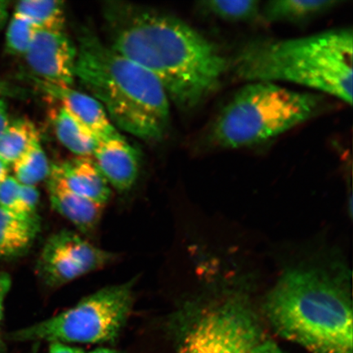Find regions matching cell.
<instances>
[{
  "label": "cell",
  "mask_w": 353,
  "mask_h": 353,
  "mask_svg": "<svg viewBox=\"0 0 353 353\" xmlns=\"http://www.w3.org/2000/svg\"><path fill=\"white\" fill-rule=\"evenodd\" d=\"M104 13L108 46L152 74L176 108L190 112L219 90L230 61L187 22L123 3H110Z\"/></svg>",
  "instance_id": "6da1fadb"
},
{
  "label": "cell",
  "mask_w": 353,
  "mask_h": 353,
  "mask_svg": "<svg viewBox=\"0 0 353 353\" xmlns=\"http://www.w3.org/2000/svg\"><path fill=\"white\" fill-rule=\"evenodd\" d=\"M76 77L117 129L149 142L164 138L170 101L161 83L87 29L79 37Z\"/></svg>",
  "instance_id": "7a4b0ae2"
},
{
  "label": "cell",
  "mask_w": 353,
  "mask_h": 353,
  "mask_svg": "<svg viewBox=\"0 0 353 353\" xmlns=\"http://www.w3.org/2000/svg\"><path fill=\"white\" fill-rule=\"evenodd\" d=\"M352 30L305 37L255 39L238 51L230 66L248 82H289L352 103Z\"/></svg>",
  "instance_id": "3957f363"
},
{
  "label": "cell",
  "mask_w": 353,
  "mask_h": 353,
  "mask_svg": "<svg viewBox=\"0 0 353 353\" xmlns=\"http://www.w3.org/2000/svg\"><path fill=\"white\" fill-rule=\"evenodd\" d=\"M265 312L281 336L312 353H352L347 286L319 269H292L268 295Z\"/></svg>",
  "instance_id": "277c9868"
},
{
  "label": "cell",
  "mask_w": 353,
  "mask_h": 353,
  "mask_svg": "<svg viewBox=\"0 0 353 353\" xmlns=\"http://www.w3.org/2000/svg\"><path fill=\"white\" fill-rule=\"evenodd\" d=\"M323 95L282 87L276 83L249 82L236 92L212 125L218 147H253L285 134L319 114Z\"/></svg>",
  "instance_id": "5b68a950"
},
{
  "label": "cell",
  "mask_w": 353,
  "mask_h": 353,
  "mask_svg": "<svg viewBox=\"0 0 353 353\" xmlns=\"http://www.w3.org/2000/svg\"><path fill=\"white\" fill-rule=\"evenodd\" d=\"M136 280L105 287L76 305L37 324L15 331V341L101 343L118 337L134 302Z\"/></svg>",
  "instance_id": "8992f818"
},
{
  "label": "cell",
  "mask_w": 353,
  "mask_h": 353,
  "mask_svg": "<svg viewBox=\"0 0 353 353\" xmlns=\"http://www.w3.org/2000/svg\"><path fill=\"white\" fill-rule=\"evenodd\" d=\"M264 341L252 313L228 303L198 317L185 334L179 353H254Z\"/></svg>",
  "instance_id": "52a82bcc"
},
{
  "label": "cell",
  "mask_w": 353,
  "mask_h": 353,
  "mask_svg": "<svg viewBox=\"0 0 353 353\" xmlns=\"http://www.w3.org/2000/svg\"><path fill=\"white\" fill-rule=\"evenodd\" d=\"M114 254L87 241L79 234L63 230L44 245L37 270L44 285L57 288L108 265Z\"/></svg>",
  "instance_id": "ba28073f"
},
{
  "label": "cell",
  "mask_w": 353,
  "mask_h": 353,
  "mask_svg": "<svg viewBox=\"0 0 353 353\" xmlns=\"http://www.w3.org/2000/svg\"><path fill=\"white\" fill-rule=\"evenodd\" d=\"M24 57L35 79L72 88L77 79V47L64 32L38 30Z\"/></svg>",
  "instance_id": "9c48e42d"
},
{
  "label": "cell",
  "mask_w": 353,
  "mask_h": 353,
  "mask_svg": "<svg viewBox=\"0 0 353 353\" xmlns=\"http://www.w3.org/2000/svg\"><path fill=\"white\" fill-rule=\"evenodd\" d=\"M92 157L110 186L120 192L134 186L139 173L140 157L123 136L98 141Z\"/></svg>",
  "instance_id": "30bf717a"
},
{
  "label": "cell",
  "mask_w": 353,
  "mask_h": 353,
  "mask_svg": "<svg viewBox=\"0 0 353 353\" xmlns=\"http://www.w3.org/2000/svg\"><path fill=\"white\" fill-rule=\"evenodd\" d=\"M35 81L47 94L59 100L61 105L99 141L122 136L110 121L103 105L94 97L74 90L72 88L57 87L38 79Z\"/></svg>",
  "instance_id": "8fae6325"
},
{
  "label": "cell",
  "mask_w": 353,
  "mask_h": 353,
  "mask_svg": "<svg viewBox=\"0 0 353 353\" xmlns=\"http://www.w3.org/2000/svg\"><path fill=\"white\" fill-rule=\"evenodd\" d=\"M48 196L52 208L72 223L83 235L91 236L98 228L105 205L70 191L57 176L47 179Z\"/></svg>",
  "instance_id": "7c38bea8"
},
{
  "label": "cell",
  "mask_w": 353,
  "mask_h": 353,
  "mask_svg": "<svg viewBox=\"0 0 353 353\" xmlns=\"http://www.w3.org/2000/svg\"><path fill=\"white\" fill-rule=\"evenodd\" d=\"M50 174L79 196L103 205L110 200V186L90 157H77L59 165H52Z\"/></svg>",
  "instance_id": "4fadbf2b"
},
{
  "label": "cell",
  "mask_w": 353,
  "mask_h": 353,
  "mask_svg": "<svg viewBox=\"0 0 353 353\" xmlns=\"http://www.w3.org/2000/svg\"><path fill=\"white\" fill-rule=\"evenodd\" d=\"M39 229L37 215L22 217L0 208V259L25 253L32 246Z\"/></svg>",
  "instance_id": "5bb4252c"
},
{
  "label": "cell",
  "mask_w": 353,
  "mask_h": 353,
  "mask_svg": "<svg viewBox=\"0 0 353 353\" xmlns=\"http://www.w3.org/2000/svg\"><path fill=\"white\" fill-rule=\"evenodd\" d=\"M336 0H276L264 4L260 16L268 23L310 20L341 4Z\"/></svg>",
  "instance_id": "9a60e30c"
},
{
  "label": "cell",
  "mask_w": 353,
  "mask_h": 353,
  "mask_svg": "<svg viewBox=\"0 0 353 353\" xmlns=\"http://www.w3.org/2000/svg\"><path fill=\"white\" fill-rule=\"evenodd\" d=\"M57 139L77 157H90L98 139L63 105L52 116Z\"/></svg>",
  "instance_id": "2e32d148"
},
{
  "label": "cell",
  "mask_w": 353,
  "mask_h": 353,
  "mask_svg": "<svg viewBox=\"0 0 353 353\" xmlns=\"http://www.w3.org/2000/svg\"><path fill=\"white\" fill-rule=\"evenodd\" d=\"M15 14L24 17L38 30L64 32V3L56 0H25L17 3Z\"/></svg>",
  "instance_id": "e0dca14e"
},
{
  "label": "cell",
  "mask_w": 353,
  "mask_h": 353,
  "mask_svg": "<svg viewBox=\"0 0 353 353\" xmlns=\"http://www.w3.org/2000/svg\"><path fill=\"white\" fill-rule=\"evenodd\" d=\"M39 139L37 128L28 119L10 122L0 135V161L8 166L14 164Z\"/></svg>",
  "instance_id": "ac0fdd59"
},
{
  "label": "cell",
  "mask_w": 353,
  "mask_h": 353,
  "mask_svg": "<svg viewBox=\"0 0 353 353\" xmlns=\"http://www.w3.org/2000/svg\"><path fill=\"white\" fill-rule=\"evenodd\" d=\"M12 165L14 178L21 185L35 186L50 174L51 165L39 139Z\"/></svg>",
  "instance_id": "d6986e66"
},
{
  "label": "cell",
  "mask_w": 353,
  "mask_h": 353,
  "mask_svg": "<svg viewBox=\"0 0 353 353\" xmlns=\"http://www.w3.org/2000/svg\"><path fill=\"white\" fill-rule=\"evenodd\" d=\"M198 8L206 14L228 22H244L260 16L262 3L256 0L224 1L212 0L198 3Z\"/></svg>",
  "instance_id": "ffe728a7"
},
{
  "label": "cell",
  "mask_w": 353,
  "mask_h": 353,
  "mask_svg": "<svg viewBox=\"0 0 353 353\" xmlns=\"http://www.w3.org/2000/svg\"><path fill=\"white\" fill-rule=\"evenodd\" d=\"M38 29L17 14H13L6 32V50L14 56H25L33 42Z\"/></svg>",
  "instance_id": "44dd1931"
},
{
  "label": "cell",
  "mask_w": 353,
  "mask_h": 353,
  "mask_svg": "<svg viewBox=\"0 0 353 353\" xmlns=\"http://www.w3.org/2000/svg\"><path fill=\"white\" fill-rule=\"evenodd\" d=\"M21 184L14 176L8 175L0 185V208L22 217L34 216L30 214L22 203L20 194ZM37 215V214H34Z\"/></svg>",
  "instance_id": "7402d4cb"
},
{
  "label": "cell",
  "mask_w": 353,
  "mask_h": 353,
  "mask_svg": "<svg viewBox=\"0 0 353 353\" xmlns=\"http://www.w3.org/2000/svg\"><path fill=\"white\" fill-rule=\"evenodd\" d=\"M20 194L26 210H28L30 214H37L35 211L37 210L39 197H41L37 187L21 184Z\"/></svg>",
  "instance_id": "603a6c76"
},
{
  "label": "cell",
  "mask_w": 353,
  "mask_h": 353,
  "mask_svg": "<svg viewBox=\"0 0 353 353\" xmlns=\"http://www.w3.org/2000/svg\"><path fill=\"white\" fill-rule=\"evenodd\" d=\"M12 280L7 272H0V323L3 320L4 302L11 289Z\"/></svg>",
  "instance_id": "cb8c5ba5"
},
{
  "label": "cell",
  "mask_w": 353,
  "mask_h": 353,
  "mask_svg": "<svg viewBox=\"0 0 353 353\" xmlns=\"http://www.w3.org/2000/svg\"><path fill=\"white\" fill-rule=\"evenodd\" d=\"M48 353H85L81 348L66 345L65 343L52 342L50 343Z\"/></svg>",
  "instance_id": "d4e9b609"
},
{
  "label": "cell",
  "mask_w": 353,
  "mask_h": 353,
  "mask_svg": "<svg viewBox=\"0 0 353 353\" xmlns=\"http://www.w3.org/2000/svg\"><path fill=\"white\" fill-rule=\"evenodd\" d=\"M10 123L7 104L3 99L0 98V135L6 130Z\"/></svg>",
  "instance_id": "484cf974"
},
{
  "label": "cell",
  "mask_w": 353,
  "mask_h": 353,
  "mask_svg": "<svg viewBox=\"0 0 353 353\" xmlns=\"http://www.w3.org/2000/svg\"><path fill=\"white\" fill-rule=\"evenodd\" d=\"M254 353H282V352L274 343L265 339Z\"/></svg>",
  "instance_id": "4316f807"
},
{
  "label": "cell",
  "mask_w": 353,
  "mask_h": 353,
  "mask_svg": "<svg viewBox=\"0 0 353 353\" xmlns=\"http://www.w3.org/2000/svg\"><path fill=\"white\" fill-rule=\"evenodd\" d=\"M14 88H12L3 79L0 78V98L3 99L4 97H14L19 94Z\"/></svg>",
  "instance_id": "83f0119b"
},
{
  "label": "cell",
  "mask_w": 353,
  "mask_h": 353,
  "mask_svg": "<svg viewBox=\"0 0 353 353\" xmlns=\"http://www.w3.org/2000/svg\"><path fill=\"white\" fill-rule=\"evenodd\" d=\"M8 17V3L0 1V30L6 25Z\"/></svg>",
  "instance_id": "f1b7e54d"
},
{
  "label": "cell",
  "mask_w": 353,
  "mask_h": 353,
  "mask_svg": "<svg viewBox=\"0 0 353 353\" xmlns=\"http://www.w3.org/2000/svg\"><path fill=\"white\" fill-rule=\"evenodd\" d=\"M8 176V166L0 161V185L7 179Z\"/></svg>",
  "instance_id": "f546056e"
},
{
  "label": "cell",
  "mask_w": 353,
  "mask_h": 353,
  "mask_svg": "<svg viewBox=\"0 0 353 353\" xmlns=\"http://www.w3.org/2000/svg\"><path fill=\"white\" fill-rule=\"evenodd\" d=\"M90 353H118V352H117L116 351H114L112 350H108V348H99V350L92 351Z\"/></svg>",
  "instance_id": "4dcf8cb0"
},
{
  "label": "cell",
  "mask_w": 353,
  "mask_h": 353,
  "mask_svg": "<svg viewBox=\"0 0 353 353\" xmlns=\"http://www.w3.org/2000/svg\"><path fill=\"white\" fill-rule=\"evenodd\" d=\"M4 350H6V347H4L3 342L2 341V339H0V353H3Z\"/></svg>",
  "instance_id": "1f68e13d"
}]
</instances>
